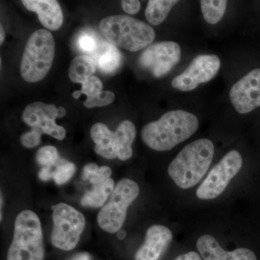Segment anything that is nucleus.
I'll return each instance as SVG.
<instances>
[{
    "instance_id": "1",
    "label": "nucleus",
    "mask_w": 260,
    "mask_h": 260,
    "mask_svg": "<svg viewBox=\"0 0 260 260\" xmlns=\"http://www.w3.org/2000/svg\"><path fill=\"white\" fill-rule=\"evenodd\" d=\"M199 127L198 118L183 110L171 111L157 121L143 128L141 136L149 148L157 151H167L185 141Z\"/></svg>"
},
{
    "instance_id": "2",
    "label": "nucleus",
    "mask_w": 260,
    "mask_h": 260,
    "mask_svg": "<svg viewBox=\"0 0 260 260\" xmlns=\"http://www.w3.org/2000/svg\"><path fill=\"white\" fill-rule=\"evenodd\" d=\"M211 140L200 139L186 145L169 165L168 173L179 187L198 184L209 169L214 155Z\"/></svg>"
},
{
    "instance_id": "3",
    "label": "nucleus",
    "mask_w": 260,
    "mask_h": 260,
    "mask_svg": "<svg viewBox=\"0 0 260 260\" xmlns=\"http://www.w3.org/2000/svg\"><path fill=\"white\" fill-rule=\"evenodd\" d=\"M99 29L113 45L138 51L150 45L155 39L151 26L128 15H113L101 20Z\"/></svg>"
},
{
    "instance_id": "4",
    "label": "nucleus",
    "mask_w": 260,
    "mask_h": 260,
    "mask_svg": "<svg viewBox=\"0 0 260 260\" xmlns=\"http://www.w3.org/2000/svg\"><path fill=\"white\" fill-rule=\"evenodd\" d=\"M42 224L31 210L18 214L15 221L14 236L7 260H44Z\"/></svg>"
},
{
    "instance_id": "5",
    "label": "nucleus",
    "mask_w": 260,
    "mask_h": 260,
    "mask_svg": "<svg viewBox=\"0 0 260 260\" xmlns=\"http://www.w3.org/2000/svg\"><path fill=\"white\" fill-rule=\"evenodd\" d=\"M54 52L52 34L44 29L34 32L27 42L20 64L23 79L29 83L44 79L52 66Z\"/></svg>"
},
{
    "instance_id": "6",
    "label": "nucleus",
    "mask_w": 260,
    "mask_h": 260,
    "mask_svg": "<svg viewBox=\"0 0 260 260\" xmlns=\"http://www.w3.org/2000/svg\"><path fill=\"white\" fill-rule=\"evenodd\" d=\"M140 188L135 181L123 179L117 183L107 204L98 215V223L109 234L119 232L125 221L130 205L138 198Z\"/></svg>"
},
{
    "instance_id": "7",
    "label": "nucleus",
    "mask_w": 260,
    "mask_h": 260,
    "mask_svg": "<svg viewBox=\"0 0 260 260\" xmlns=\"http://www.w3.org/2000/svg\"><path fill=\"white\" fill-rule=\"evenodd\" d=\"M51 208L54 222L51 243L61 250H72L79 242L85 229V217L80 212L64 203L53 205Z\"/></svg>"
},
{
    "instance_id": "8",
    "label": "nucleus",
    "mask_w": 260,
    "mask_h": 260,
    "mask_svg": "<svg viewBox=\"0 0 260 260\" xmlns=\"http://www.w3.org/2000/svg\"><path fill=\"white\" fill-rule=\"evenodd\" d=\"M90 136L95 143V151L107 159L118 158L126 160L133 156V133L124 126H119L114 133L102 123L94 124Z\"/></svg>"
},
{
    "instance_id": "9",
    "label": "nucleus",
    "mask_w": 260,
    "mask_h": 260,
    "mask_svg": "<svg viewBox=\"0 0 260 260\" xmlns=\"http://www.w3.org/2000/svg\"><path fill=\"white\" fill-rule=\"evenodd\" d=\"M242 158L237 150L229 152L211 169L208 177L197 190L196 194L201 200H213L218 198L226 189L229 182L237 175L242 167Z\"/></svg>"
},
{
    "instance_id": "10",
    "label": "nucleus",
    "mask_w": 260,
    "mask_h": 260,
    "mask_svg": "<svg viewBox=\"0 0 260 260\" xmlns=\"http://www.w3.org/2000/svg\"><path fill=\"white\" fill-rule=\"evenodd\" d=\"M181 47L177 43H155L147 48L140 56L138 62L155 78H160L170 73L181 59Z\"/></svg>"
},
{
    "instance_id": "11",
    "label": "nucleus",
    "mask_w": 260,
    "mask_h": 260,
    "mask_svg": "<svg viewBox=\"0 0 260 260\" xmlns=\"http://www.w3.org/2000/svg\"><path fill=\"white\" fill-rule=\"evenodd\" d=\"M220 68V59L214 54L196 56L181 74L173 80L172 85L181 91H191L201 83L213 79Z\"/></svg>"
},
{
    "instance_id": "12",
    "label": "nucleus",
    "mask_w": 260,
    "mask_h": 260,
    "mask_svg": "<svg viewBox=\"0 0 260 260\" xmlns=\"http://www.w3.org/2000/svg\"><path fill=\"white\" fill-rule=\"evenodd\" d=\"M57 117V108L54 104L35 102L25 108L23 113V121L32 129L39 130L42 134L50 135L59 140H62L66 135V130L55 122Z\"/></svg>"
},
{
    "instance_id": "13",
    "label": "nucleus",
    "mask_w": 260,
    "mask_h": 260,
    "mask_svg": "<svg viewBox=\"0 0 260 260\" xmlns=\"http://www.w3.org/2000/svg\"><path fill=\"white\" fill-rule=\"evenodd\" d=\"M231 102L240 114H247L260 107V68L249 72L233 85Z\"/></svg>"
},
{
    "instance_id": "14",
    "label": "nucleus",
    "mask_w": 260,
    "mask_h": 260,
    "mask_svg": "<svg viewBox=\"0 0 260 260\" xmlns=\"http://www.w3.org/2000/svg\"><path fill=\"white\" fill-rule=\"evenodd\" d=\"M172 239V233L167 227L152 225L147 230L144 244L135 254V260H158Z\"/></svg>"
},
{
    "instance_id": "15",
    "label": "nucleus",
    "mask_w": 260,
    "mask_h": 260,
    "mask_svg": "<svg viewBox=\"0 0 260 260\" xmlns=\"http://www.w3.org/2000/svg\"><path fill=\"white\" fill-rule=\"evenodd\" d=\"M197 248L204 260H257L252 251L239 248L232 251L224 250L216 239L210 235H203L197 242Z\"/></svg>"
},
{
    "instance_id": "16",
    "label": "nucleus",
    "mask_w": 260,
    "mask_h": 260,
    "mask_svg": "<svg viewBox=\"0 0 260 260\" xmlns=\"http://www.w3.org/2000/svg\"><path fill=\"white\" fill-rule=\"evenodd\" d=\"M22 3L26 9L37 13L41 23L49 30H58L62 25V10L57 1L23 0Z\"/></svg>"
},
{
    "instance_id": "17",
    "label": "nucleus",
    "mask_w": 260,
    "mask_h": 260,
    "mask_svg": "<svg viewBox=\"0 0 260 260\" xmlns=\"http://www.w3.org/2000/svg\"><path fill=\"white\" fill-rule=\"evenodd\" d=\"M95 70V62L91 56L80 55L72 61L68 75L73 83L83 84L92 76Z\"/></svg>"
},
{
    "instance_id": "18",
    "label": "nucleus",
    "mask_w": 260,
    "mask_h": 260,
    "mask_svg": "<svg viewBox=\"0 0 260 260\" xmlns=\"http://www.w3.org/2000/svg\"><path fill=\"white\" fill-rule=\"evenodd\" d=\"M114 189V181L109 179L103 184L93 186L91 190L83 195L80 203L83 206L98 208L103 206Z\"/></svg>"
},
{
    "instance_id": "19",
    "label": "nucleus",
    "mask_w": 260,
    "mask_h": 260,
    "mask_svg": "<svg viewBox=\"0 0 260 260\" xmlns=\"http://www.w3.org/2000/svg\"><path fill=\"white\" fill-rule=\"evenodd\" d=\"M178 3L177 0H150L145 10V17L151 25H160Z\"/></svg>"
},
{
    "instance_id": "20",
    "label": "nucleus",
    "mask_w": 260,
    "mask_h": 260,
    "mask_svg": "<svg viewBox=\"0 0 260 260\" xmlns=\"http://www.w3.org/2000/svg\"><path fill=\"white\" fill-rule=\"evenodd\" d=\"M103 49L98 58V65L102 72L111 74L120 67L121 54L115 46L109 43H105Z\"/></svg>"
},
{
    "instance_id": "21",
    "label": "nucleus",
    "mask_w": 260,
    "mask_h": 260,
    "mask_svg": "<svg viewBox=\"0 0 260 260\" xmlns=\"http://www.w3.org/2000/svg\"><path fill=\"white\" fill-rule=\"evenodd\" d=\"M202 13L205 21L209 24L218 23L225 14L227 1L225 0H202L200 2Z\"/></svg>"
},
{
    "instance_id": "22",
    "label": "nucleus",
    "mask_w": 260,
    "mask_h": 260,
    "mask_svg": "<svg viewBox=\"0 0 260 260\" xmlns=\"http://www.w3.org/2000/svg\"><path fill=\"white\" fill-rule=\"evenodd\" d=\"M102 88L103 85L101 80L96 76H91L84 82L81 90H77L73 93V96L75 99H78L82 94H85L87 96V99L83 103L84 106L90 109L92 104L102 94Z\"/></svg>"
},
{
    "instance_id": "23",
    "label": "nucleus",
    "mask_w": 260,
    "mask_h": 260,
    "mask_svg": "<svg viewBox=\"0 0 260 260\" xmlns=\"http://www.w3.org/2000/svg\"><path fill=\"white\" fill-rule=\"evenodd\" d=\"M112 172V169L109 167H99L97 164L92 162L84 167L83 179L90 181L93 186L99 185L110 179Z\"/></svg>"
},
{
    "instance_id": "24",
    "label": "nucleus",
    "mask_w": 260,
    "mask_h": 260,
    "mask_svg": "<svg viewBox=\"0 0 260 260\" xmlns=\"http://www.w3.org/2000/svg\"><path fill=\"white\" fill-rule=\"evenodd\" d=\"M75 170L76 167L74 164L61 158L55 167V170L53 172V179L56 184L61 185L68 182L73 177Z\"/></svg>"
},
{
    "instance_id": "25",
    "label": "nucleus",
    "mask_w": 260,
    "mask_h": 260,
    "mask_svg": "<svg viewBox=\"0 0 260 260\" xmlns=\"http://www.w3.org/2000/svg\"><path fill=\"white\" fill-rule=\"evenodd\" d=\"M60 159L55 147L45 146L38 150L37 162L43 167L53 168L56 167Z\"/></svg>"
},
{
    "instance_id": "26",
    "label": "nucleus",
    "mask_w": 260,
    "mask_h": 260,
    "mask_svg": "<svg viewBox=\"0 0 260 260\" xmlns=\"http://www.w3.org/2000/svg\"><path fill=\"white\" fill-rule=\"evenodd\" d=\"M78 46L82 51L93 53L97 50L96 39L88 32H83L78 39Z\"/></svg>"
},
{
    "instance_id": "27",
    "label": "nucleus",
    "mask_w": 260,
    "mask_h": 260,
    "mask_svg": "<svg viewBox=\"0 0 260 260\" xmlns=\"http://www.w3.org/2000/svg\"><path fill=\"white\" fill-rule=\"evenodd\" d=\"M42 133L39 130L32 129L31 131L24 133L20 138V142L24 147L32 148L40 144Z\"/></svg>"
},
{
    "instance_id": "28",
    "label": "nucleus",
    "mask_w": 260,
    "mask_h": 260,
    "mask_svg": "<svg viewBox=\"0 0 260 260\" xmlns=\"http://www.w3.org/2000/svg\"><path fill=\"white\" fill-rule=\"evenodd\" d=\"M140 1L137 0H129V1H122L121 2V7L123 10L126 12V13L129 15H135L139 12L140 9Z\"/></svg>"
},
{
    "instance_id": "29",
    "label": "nucleus",
    "mask_w": 260,
    "mask_h": 260,
    "mask_svg": "<svg viewBox=\"0 0 260 260\" xmlns=\"http://www.w3.org/2000/svg\"><path fill=\"white\" fill-rule=\"evenodd\" d=\"M52 168L43 167L39 173V177L41 180L48 181L53 178Z\"/></svg>"
},
{
    "instance_id": "30",
    "label": "nucleus",
    "mask_w": 260,
    "mask_h": 260,
    "mask_svg": "<svg viewBox=\"0 0 260 260\" xmlns=\"http://www.w3.org/2000/svg\"><path fill=\"white\" fill-rule=\"evenodd\" d=\"M174 260H203L200 257L199 254L194 251H190V252L186 253V254H181L178 256Z\"/></svg>"
},
{
    "instance_id": "31",
    "label": "nucleus",
    "mask_w": 260,
    "mask_h": 260,
    "mask_svg": "<svg viewBox=\"0 0 260 260\" xmlns=\"http://www.w3.org/2000/svg\"><path fill=\"white\" fill-rule=\"evenodd\" d=\"M66 115V110L63 107L57 108V117L62 118Z\"/></svg>"
},
{
    "instance_id": "32",
    "label": "nucleus",
    "mask_w": 260,
    "mask_h": 260,
    "mask_svg": "<svg viewBox=\"0 0 260 260\" xmlns=\"http://www.w3.org/2000/svg\"><path fill=\"white\" fill-rule=\"evenodd\" d=\"M90 259V256H89L88 254H79L73 260H89Z\"/></svg>"
},
{
    "instance_id": "33",
    "label": "nucleus",
    "mask_w": 260,
    "mask_h": 260,
    "mask_svg": "<svg viewBox=\"0 0 260 260\" xmlns=\"http://www.w3.org/2000/svg\"><path fill=\"white\" fill-rule=\"evenodd\" d=\"M126 237V233L124 231L120 230L119 233H118L117 237L118 239H120V240H122Z\"/></svg>"
},
{
    "instance_id": "34",
    "label": "nucleus",
    "mask_w": 260,
    "mask_h": 260,
    "mask_svg": "<svg viewBox=\"0 0 260 260\" xmlns=\"http://www.w3.org/2000/svg\"><path fill=\"white\" fill-rule=\"evenodd\" d=\"M0 30H1V32H0V34H1V37H0V43H3L4 42L5 40V31L4 29H3V27L2 26L0 27Z\"/></svg>"
}]
</instances>
